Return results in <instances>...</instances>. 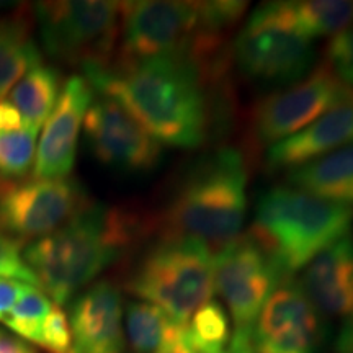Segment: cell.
Wrapping results in <instances>:
<instances>
[{
  "instance_id": "5b68a950",
  "label": "cell",
  "mask_w": 353,
  "mask_h": 353,
  "mask_svg": "<svg viewBox=\"0 0 353 353\" xmlns=\"http://www.w3.org/2000/svg\"><path fill=\"white\" fill-rule=\"evenodd\" d=\"M352 224L353 208L294 187H275L259 200L250 234L280 275L288 276L350 232Z\"/></svg>"
},
{
  "instance_id": "8992f818",
  "label": "cell",
  "mask_w": 353,
  "mask_h": 353,
  "mask_svg": "<svg viewBox=\"0 0 353 353\" xmlns=\"http://www.w3.org/2000/svg\"><path fill=\"white\" fill-rule=\"evenodd\" d=\"M213 252L188 237H162L128 280V290L187 325L214 293Z\"/></svg>"
},
{
  "instance_id": "603a6c76",
  "label": "cell",
  "mask_w": 353,
  "mask_h": 353,
  "mask_svg": "<svg viewBox=\"0 0 353 353\" xmlns=\"http://www.w3.org/2000/svg\"><path fill=\"white\" fill-rule=\"evenodd\" d=\"M185 334L196 353H228L232 339L229 317L216 301H208L198 309L185 325Z\"/></svg>"
},
{
  "instance_id": "4316f807",
  "label": "cell",
  "mask_w": 353,
  "mask_h": 353,
  "mask_svg": "<svg viewBox=\"0 0 353 353\" xmlns=\"http://www.w3.org/2000/svg\"><path fill=\"white\" fill-rule=\"evenodd\" d=\"M330 69L353 87V25L335 34L327 48Z\"/></svg>"
},
{
  "instance_id": "f546056e",
  "label": "cell",
  "mask_w": 353,
  "mask_h": 353,
  "mask_svg": "<svg viewBox=\"0 0 353 353\" xmlns=\"http://www.w3.org/2000/svg\"><path fill=\"white\" fill-rule=\"evenodd\" d=\"M339 353H353V322H345L337 339Z\"/></svg>"
},
{
  "instance_id": "1f68e13d",
  "label": "cell",
  "mask_w": 353,
  "mask_h": 353,
  "mask_svg": "<svg viewBox=\"0 0 353 353\" xmlns=\"http://www.w3.org/2000/svg\"><path fill=\"white\" fill-rule=\"evenodd\" d=\"M228 353H254L252 343H250V342L231 341V345H229Z\"/></svg>"
},
{
  "instance_id": "3957f363",
  "label": "cell",
  "mask_w": 353,
  "mask_h": 353,
  "mask_svg": "<svg viewBox=\"0 0 353 353\" xmlns=\"http://www.w3.org/2000/svg\"><path fill=\"white\" fill-rule=\"evenodd\" d=\"M247 2H121L117 64L169 56L214 59L224 33L239 21Z\"/></svg>"
},
{
  "instance_id": "4fadbf2b",
  "label": "cell",
  "mask_w": 353,
  "mask_h": 353,
  "mask_svg": "<svg viewBox=\"0 0 353 353\" xmlns=\"http://www.w3.org/2000/svg\"><path fill=\"white\" fill-rule=\"evenodd\" d=\"M324 339L321 312L296 281L278 283L252 329L254 353H317Z\"/></svg>"
},
{
  "instance_id": "7a4b0ae2",
  "label": "cell",
  "mask_w": 353,
  "mask_h": 353,
  "mask_svg": "<svg viewBox=\"0 0 353 353\" xmlns=\"http://www.w3.org/2000/svg\"><path fill=\"white\" fill-rule=\"evenodd\" d=\"M141 231L138 216L90 203L56 232L25 247L23 257L43 293L61 306L120 260Z\"/></svg>"
},
{
  "instance_id": "9c48e42d",
  "label": "cell",
  "mask_w": 353,
  "mask_h": 353,
  "mask_svg": "<svg viewBox=\"0 0 353 353\" xmlns=\"http://www.w3.org/2000/svg\"><path fill=\"white\" fill-rule=\"evenodd\" d=\"M280 276L270 255L250 232L216 252L214 291L226 303L232 317L231 341L250 342L255 321Z\"/></svg>"
},
{
  "instance_id": "484cf974",
  "label": "cell",
  "mask_w": 353,
  "mask_h": 353,
  "mask_svg": "<svg viewBox=\"0 0 353 353\" xmlns=\"http://www.w3.org/2000/svg\"><path fill=\"white\" fill-rule=\"evenodd\" d=\"M0 278L38 286L37 276L25 262L21 242L3 234H0Z\"/></svg>"
},
{
  "instance_id": "44dd1931",
  "label": "cell",
  "mask_w": 353,
  "mask_h": 353,
  "mask_svg": "<svg viewBox=\"0 0 353 353\" xmlns=\"http://www.w3.org/2000/svg\"><path fill=\"white\" fill-rule=\"evenodd\" d=\"M125 325L128 342L134 353H156L185 335V325L144 301L128 304Z\"/></svg>"
},
{
  "instance_id": "d6a6232c",
  "label": "cell",
  "mask_w": 353,
  "mask_h": 353,
  "mask_svg": "<svg viewBox=\"0 0 353 353\" xmlns=\"http://www.w3.org/2000/svg\"><path fill=\"white\" fill-rule=\"evenodd\" d=\"M6 187H7V183H3L2 180H0V193H2L3 190H6Z\"/></svg>"
},
{
  "instance_id": "2e32d148",
  "label": "cell",
  "mask_w": 353,
  "mask_h": 353,
  "mask_svg": "<svg viewBox=\"0 0 353 353\" xmlns=\"http://www.w3.org/2000/svg\"><path fill=\"white\" fill-rule=\"evenodd\" d=\"M301 286L321 314L353 322V232L330 244L304 268Z\"/></svg>"
},
{
  "instance_id": "9a60e30c",
  "label": "cell",
  "mask_w": 353,
  "mask_h": 353,
  "mask_svg": "<svg viewBox=\"0 0 353 353\" xmlns=\"http://www.w3.org/2000/svg\"><path fill=\"white\" fill-rule=\"evenodd\" d=\"M74 353H123V301L118 286L97 281L76 298L69 312Z\"/></svg>"
},
{
  "instance_id": "ac0fdd59",
  "label": "cell",
  "mask_w": 353,
  "mask_h": 353,
  "mask_svg": "<svg viewBox=\"0 0 353 353\" xmlns=\"http://www.w3.org/2000/svg\"><path fill=\"white\" fill-rule=\"evenodd\" d=\"M290 187L299 188L322 200L353 208V143L286 172Z\"/></svg>"
},
{
  "instance_id": "e0dca14e",
  "label": "cell",
  "mask_w": 353,
  "mask_h": 353,
  "mask_svg": "<svg viewBox=\"0 0 353 353\" xmlns=\"http://www.w3.org/2000/svg\"><path fill=\"white\" fill-rule=\"evenodd\" d=\"M353 143V103L330 110L311 125L272 144L267 151L268 170H294Z\"/></svg>"
},
{
  "instance_id": "6da1fadb",
  "label": "cell",
  "mask_w": 353,
  "mask_h": 353,
  "mask_svg": "<svg viewBox=\"0 0 353 353\" xmlns=\"http://www.w3.org/2000/svg\"><path fill=\"white\" fill-rule=\"evenodd\" d=\"M203 63L169 56L82 70L92 88L121 105L161 144L196 149L211 128Z\"/></svg>"
},
{
  "instance_id": "52a82bcc",
  "label": "cell",
  "mask_w": 353,
  "mask_h": 353,
  "mask_svg": "<svg viewBox=\"0 0 353 353\" xmlns=\"http://www.w3.org/2000/svg\"><path fill=\"white\" fill-rule=\"evenodd\" d=\"M232 56L242 76L280 90L307 76L316 50L312 39L298 28L288 3L267 2L242 25L234 39Z\"/></svg>"
},
{
  "instance_id": "d6986e66",
  "label": "cell",
  "mask_w": 353,
  "mask_h": 353,
  "mask_svg": "<svg viewBox=\"0 0 353 353\" xmlns=\"http://www.w3.org/2000/svg\"><path fill=\"white\" fill-rule=\"evenodd\" d=\"M38 65L41 52L30 32V21L19 15L0 19V99Z\"/></svg>"
},
{
  "instance_id": "7c38bea8",
  "label": "cell",
  "mask_w": 353,
  "mask_h": 353,
  "mask_svg": "<svg viewBox=\"0 0 353 353\" xmlns=\"http://www.w3.org/2000/svg\"><path fill=\"white\" fill-rule=\"evenodd\" d=\"M83 132L95 161L121 174H149L162 159L161 143L110 97L92 101Z\"/></svg>"
},
{
  "instance_id": "5bb4252c",
  "label": "cell",
  "mask_w": 353,
  "mask_h": 353,
  "mask_svg": "<svg viewBox=\"0 0 353 353\" xmlns=\"http://www.w3.org/2000/svg\"><path fill=\"white\" fill-rule=\"evenodd\" d=\"M94 101V88L83 76L64 82L52 113L44 123L37 145L33 179H65L76 164L79 134Z\"/></svg>"
},
{
  "instance_id": "83f0119b",
  "label": "cell",
  "mask_w": 353,
  "mask_h": 353,
  "mask_svg": "<svg viewBox=\"0 0 353 353\" xmlns=\"http://www.w3.org/2000/svg\"><path fill=\"white\" fill-rule=\"evenodd\" d=\"M23 288L25 283H21V281L0 278V322L6 319V316L19 301Z\"/></svg>"
},
{
  "instance_id": "f1b7e54d",
  "label": "cell",
  "mask_w": 353,
  "mask_h": 353,
  "mask_svg": "<svg viewBox=\"0 0 353 353\" xmlns=\"http://www.w3.org/2000/svg\"><path fill=\"white\" fill-rule=\"evenodd\" d=\"M0 353H37V350L21 339L0 332Z\"/></svg>"
},
{
  "instance_id": "30bf717a",
  "label": "cell",
  "mask_w": 353,
  "mask_h": 353,
  "mask_svg": "<svg viewBox=\"0 0 353 353\" xmlns=\"http://www.w3.org/2000/svg\"><path fill=\"white\" fill-rule=\"evenodd\" d=\"M87 205V192L70 176L7 185L0 193V234L20 242L43 239Z\"/></svg>"
},
{
  "instance_id": "d4e9b609",
  "label": "cell",
  "mask_w": 353,
  "mask_h": 353,
  "mask_svg": "<svg viewBox=\"0 0 353 353\" xmlns=\"http://www.w3.org/2000/svg\"><path fill=\"white\" fill-rule=\"evenodd\" d=\"M52 306L54 304L48 298V294H44L38 286L25 285L19 301L6 316L2 324H6L20 339H25L37 345L39 332H41L44 321L51 312Z\"/></svg>"
},
{
  "instance_id": "8fae6325",
  "label": "cell",
  "mask_w": 353,
  "mask_h": 353,
  "mask_svg": "<svg viewBox=\"0 0 353 353\" xmlns=\"http://www.w3.org/2000/svg\"><path fill=\"white\" fill-rule=\"evenodd\" d=\"M348 103H353V87L347 85L329 64H322L299 82L275 90L260 101L254 112L255 138L270 148L330 110Z\"/></svg>"
},
{
  "instance_id": "7402d4cb",
  "label": "cell",
  "mask_w": 353,
  "mask_h": 353,
  "mask_svg": "<svg viewBox=\"0 0 353 353\" xmlns=\"http://www.w3.org/2000/svg\"><path fill=\"white\" fill-rule=\"evenodd\" d=\"M298 28L314 39L339 34L353 25V2L347 0H299L286 2Z\"/></svg>"
},
{
  "instance_id": "4dcf8cb0",
  "label": "cell",
  "mask_w": 353,
  "mask_h": 353,
  "mask_svg": "<svg viewBox=\"0 0 353 353\" xmlns=\"http://www.w3.org/2000/svg\"><path fill=\"white\" fill-rule=\"evenodd\" d=\"M156 353H196V352L190 347V343L187 341V334H185L179 342L170 343V345L164 347L162 350H159Z\"/></svg>"
},
{
  "instance_id": "cb8c5ba5",
  "label": "cell",
  "mask_w": 353,
  "mask_h": 353,
  "mask_svg": "<svg viewBox=\"0 0 353 353\" xmlns=\"http://www.w3.org/2000/svg\"><path fill=\"white\" fill-rule=\"evenodd\" d=\"M38 131L28 123L0 128V179H21L33 169Z\"/></svg>"
},
{
  "instance_id": "ffe728a7",
  "label": "cell",
  "mask_w": 353,
  "mask_h": 353,
  "mask_svg": "<svg viewBox=\"0 0 353 353\" xmlns=\"http://www.w3.org/2000/svg\"><path fill=\"white\" fill-rule=\"evenodd\" d=\"M61 88L59 70L41 64L15 83L7 100L30 126L39 130L54 110Z\"/></svg>"
},
{
  "instance_id": "277c9868",
  "label": "cell",
  "mask_w": 353,
  "mask_h": 353,
  "mask_svg": "<svg viewBox=\"0 0 353 353\" xmlns=\"http://www.w3.org/2000/svg\"><path fill=\"white\" fill-rule=\"evenodd\" d=\"M247 214V170L242 154L221 148L201 157L172 195L164 237H188L219 252L241 236Z\"/></svg>"
},
{
  "instance_id": "ba28073f",
  "label": "cell",
  "mask_w": 353,
  "mask_h": 353,
  "mask_svg": "<svg viewBox=\"0 0 353 353\" xmlns=\"http://www.w3.org/2000/svg\"><path fill=\"white\" fill-rule=\"evenodd\" d=\"M33 10L39 39L52 59L82 70L112 65L120 39L121 2H38Z\"/></svg>"
}]
</instances>
